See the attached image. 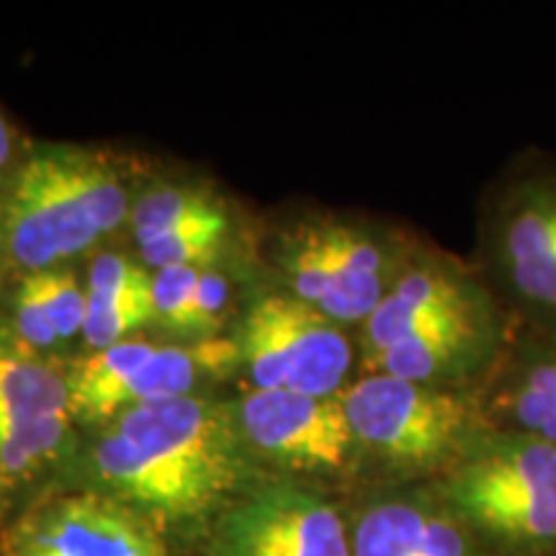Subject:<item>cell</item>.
<instances>
[{"mask_svg":"<svg viewBox=\"0 0 556 556\" xmlns=\"http://www.w3.org/2000/svg\"><path fill=\"white\" fill-rule=\"evenodd\" d=\"M93 458L124 503L168 520L206 516L242 471L227 415L191 394L124 409Z\"/></svg>","mask_w":556,"mask_h":556,"instance_id":"6da1fadb","label":"cell"},{"mask_svg":"<svg viewBox=\"0 0 556 556\" xmlns=\"http://www.w3.org/2000/svg\"><path fill=\"white\" fill-rule=\"evenodd\" d=\"M486 240L507 296L541 332L556 336V170L510 180L492 208Z\"/></svg>","mask_w":556,"mask_h":556,"instance_id":"8992f818","label":"cell"},{"mask_svg":"<svg viewBox=\"0 0 556 556\" xmlns=\"http://www.w3.org/2000/svg\"><path fill=\"white\" fill-rule=\"evenodd\" d=\"M227 232V222H212V225H199L189 229H178V232L163 235L144 245L142 258L148 266L155 270L170 268V266H189L197 268L199 263H204L217 253L222 238Z\"/></svg>","mask_w":556,"mask_h":556,"instance_id":"ffe728a7","label":"cell"},{"mask_svg":"<svg viewBox=\"0 0 556 556\" xmlns=\"http://www.w3.org/2000/svg\"><path fill=\"white\" fill-rule=\"evenodd\" d=\"M199 278L201 270L189 266L155 270V276H152V309H155L160 323L173 330H184Z\"/></svg>","mask_w":556,"mask_h":556,"instance_id":"7402d4cb","label":"cell"},{"mask_svg":"<svg viewBox=\"0 0 556 556\" xmlns=\"http://www.w3.org/2000/svg\"><path fill=\"white\" fill-rule=\"evenodd\" d=\"M70 420L18 422L0 415V484L31 477L58 456L67 435Z\"/></svg>","mask_w":556,"mask_h":556,"instance_id":"ac0fdd59","label":"cell"},{"mask_svg":"<svg viewBox=\"0 0 556 556\" xmlns=\"http://www.w3.org/2000/svg\"><path fill=\"white\" fill-rule=\"evenodd\" d=\"M490 402H482L490 426L516 430L556 446V336L541 332L505 353Z\"/></svg>","mask_w":556,"mask_h":556,"instance_id":"7c38bea8","label":"cell"},{"mask_svg":"<svg viewBox=\"0 0 556 556\" xmlns=\"http://www.w3.org/2000/svg\"><path fill=\"white\" fill-rule=\"evenodd\" d=\"M0 415L18 422L70 420L67 377L37 361L0 353Z\"/></svg>","mask_w":556,"mask_h":556,"instance_id":"2e32d148","label":"cell"},{"mask_svg":"<svg viewBox=\"0 0 556 556\" xmlns=\"http://www.w3.org/2000/svg\"><path fill=\"white\" fill-rule=\"evenodd\" d=\"M86 296L88 312L83 336L93 351L124 343L131 330L155 317L152 276L119 253H103L93 261Z\"/></svg>","mask_w":556,"mask_h":556,"instance_id":"4fadbf2b","label":"cell"},{"mask_svg":"<svg viewBox=\"0 0 556 556\" xmlns=\"http://www.w3.org/2000/svg\"><path fill=\"white\" fill-rule=\"evenodd\" d=\"M157 348L142 340H124L103 351H93L67 377L70 415H80L86 420H106L116 415L122 394L129 381L142 368Z\"/></svg>","mask_w":556,"mask_h":556,"instance_id":"9a60e30c","label":"cell"},{"mask_svg":"<svg viewBox=\"0 0 556 556\" xmlns=\"http://www.w3.org/2000/svg\"><path fill=\"white\" fill-rule=\"evenodd\" d=\"M129 191L106 160L83 150L47 148L21 165L3 212L11 261L45 274L127 219Z\"/></svg>","mask_w":556,"mask_h":556,"instance_id":"3957f363","label":"cell"},{"mask_svg":"<svg viewBox=\"0 0 556 556\" xmlns=\"http://www.w3.org/2000/svg\"><path fill=\"white\" fill-rule=\"evenodd\" d=\"M9 157H11V129L9 124H5L3 114H0V170L5 168Z\"/></svg>","mask_w":556,"mask_h":556,"instance_id":"d4e9b609","label":"cell"},{"mask_svg":"<svg viewBox=\"0 0 556 556\" xmlns=\"http://www.w3.org/2000/svg\"><path fill=\"white\" fill-rule=\"evenodd\" d=\"M353 556H490L443 500L379 497L351 531Z\"/></svg>","mask_w":556,"mask_h":556,"instance_id":"30bf717a","label":"cell"},{"mask_svg":"<svg viewBox=\"0 0 556 556\" xmlns=\"http://www.w3.org/2000/svg\"><path fill=\"white\" fill-rule=\"evenodd\" d=\"M238 345L255 389L338 397L353 366L351 340L340 325L296 296L255 302L242 323Z\"/></svg>","mask_w":556,"mask_h":556,"instance_id":"5b68a950","label":"cell"},{"mask_svg":"<svg viewBox=\"0 0 556 556\" xmlns=\"http://www.w3.org/2000/svg\"><path fill=\"white\" fill-rule=\"evenodd\" d=\"M441 500L490 556L556 554V446L484 428L448 467Z\"/></svg>","mask_w":556,"mask_h":556,"instance_id":"7a4b0ae2","label":"cell"},{"mask_svg":"<svg viewBox=\"0 0 556 556\" xmlns=\"http://www.w3.org/2000/svg\"><path fill=\"white\" fill-rule=\"evenodd\" d=\"M3 556H168L144 516L114 497L67 495L41 503L5 531Z\"/></svg>","mask_w":556,"mask_h":556,"instance_id":"ba28073f","label":"cell"},{"mask_svg":"<svg viewBox=\"0 0 556 556\" xmlns=\"http://www.w3.org/2000/svg\"><path fill=\"white\" fill-rule=\"evenodd\" d=\"M340 400L358 446L400 469L451 467L490 428L482 402L456 387L371 374Z\"/></svg>","mask_w":556,"mask_h":556,"instance_id":"277c9868","label":"cell"},{"mask_svg":"<svg viewBox=\"0 0 556 556\" xmlns=\"http://www.w3.org/2000/svg\"><path fill=\"white\" fill-rule=\"evenodd\" d=\"M129 219L139 245L178 232V229L227 222L217 201L186 186H157L148 191L131 208Z\"/></svg>","mask_w":556,"mask_h":556,"instance_id":"e0dca14e","label":"cell"},{"mask_svg":"<svg viewBox=\"0 0 556 556\" xmlns=\"http://www.w3.org/2000/svg\"><path fill=\"white\" fill-rule=\"evenodd\" d=\"M229 304L227 281L217 274H201L197 291H193L189 315H186L180 332H206L217 328Z\"/></svg>","mask_w":556,"mask_h":556,"instance_id":"cb8c5ba5","label":"cell"},{"mask_svg":"<svg viewBox=\"0 0 556 556\" xmlns=\"http://www.w3.org/2000/svg\"><path fill=\"white\" fill-rule=\"evenodd\" d=\"M16 325H18L21 338H24V343H29L31 348H47L60 340L58 330H54L50 319V312L45 307V299L39 294L37 281H34V276L26 278L24 287L18 291Z\"/></svg>","mask_w":556,"mask_h":556,"instance_id":"603a6c76","label":"cell"},{"mask_svg":"<svg viewBox=\"0 0 556 556\" xmlns=\"http://www.w3.org/2000/svg\"><path fill=\"white\" fill-rule=\"evenodd\" d=\"M212 556H353L345 520L328 500L276 484L229 507L214 528Z\"/></svg>","mask_w":556,"mask_h":556,"instance_id":"52a82bcc","label":"cell"},{"mask_svg":"<svg viewBox=\"0 0 556 556\" xmlns=\"http://www.w3.org/2000/svg\"><path fill=\"white\" fill-rule=\"evenodd\" d=\"M330 289L319 312L338 325L366 323L407 266L389 242L348 222H323Z\"/></svg>","mask_w":556,"mask_h":556,"instance_id":"8fae6325","label":"cell"},{"mask_svg":"<svg viewBox=\"0 0 556 556\" xmlns=\"http://www.w3.org/2000/svg\"><path fill=\"white\" fill-rule=\"evenodd\" d=\"M287 278L296 299L323 307L330 289V253L325 225L302 227L287 248Z\"/></svg>","mask_w":556,"mask_h":556,"instance_id":"d6986e66","label":"cell"},{"mask_svg":"<svg viewBox=\"0 0 556 556\" xmlns=\"http://www.w3.org/2000/svg\"><path fill=\"white\" fill-rule=\"evenodd\" d=\"M37 281L39 294L45 299V307L60 338H73L75 332L86 328L88 296L86 289L78 287L73 276L65 270H45V274H31Z\"/></svg>","mask_w":556,"mask_h":556,"instance_id":"44dd1931","label":"cell"},{"mask_svg":"<svg viewBox=\"0 0 556 556\" xmlns=\"http://www.w3.org/2000/svg\"><path fill=\"white\" fill-rule=\"evenodd\" d=\"M238 361H242L240 345L227 343V340H206V343L184 348H157L135 374V379L129 381L116 413L122 415L124 409L148 405V402L189 397L199 377H204V374H219L222 377Z\"/></svg>","mask_w":556,"mask_h":556,"instance_id":"5bb4252c","label":"cell"},{"mask_svg":"<svg viewBox=\"0 0 556 556\" xmlns=\"http://www.w3.org/2000/svg\"><path fill=\"white\" fill-rule=\"evenodd\" d=\"M242 430L263 454L302 469H343L358 448L340 394L255 389L242 402Z\"/></svg>","mask_w":556,"mask_h":556,"instance_id":"9c48e42d","label":"cell"}]
</instances>
